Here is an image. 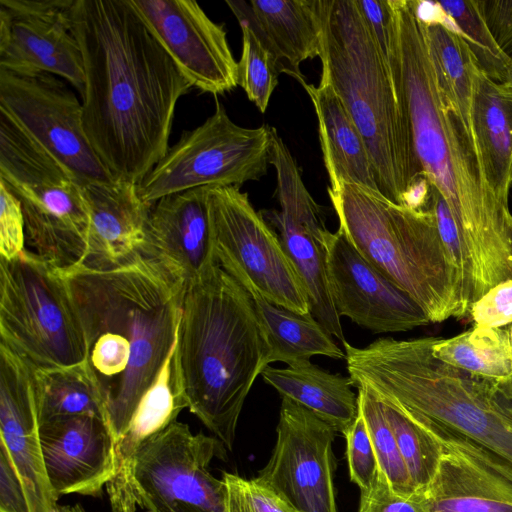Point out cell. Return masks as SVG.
Returning <instances> with one entry per match:
<instances>
[{"mask_svg":"<svg viewBox=\"0 0 512 512\" xmlns=\"http://www.w3.org/2000/svg\"><path fill=\"white\" fill-rule=\"evenodd\" d=\"M386 59L423 176L445 200L468 259L471 301L512 279V212L491 188L477 143L433 57L418 1L387 0Z\"/></svg>","mask_w":512,"mask_h":512,"instance_id":"obj_1","label":"cell"},{"mask_svg":"<svg viewBox=\"0 0 512 512\" xmlns=\"http://www.w3.org/2000/svg\"><path fill=\"white\" fill-rule=\"evenodd\" d=\"M86 136L114 180L138 185L169 148L178 100L192 88L130 0H75Z\"/></svg>","mask_w":512,"mask_h":512,"instance_id":"obj_2","label":"cell"},{"mask_svg":"<svg viewBox=\"0 0 512 512\" xmlns=\"http://www.w3.org/2000/svg\"><path fill=\"white\" fill-rule=\"evenodd\" d=\"M63 271L116 445L177 340L186 288L140 252L112 266Z\"/></svg>","mask_w":512,"mask_h":512,"instance_id":"obj_3","label":"cell"},{"mask_svg":"<svg viewBox=\"0 0 512 512\" xmlns=\"http://www.w3.org/2000/svg\"><path fill=\"white\" fill-rule=\"evenodd\" d=\"M177 355L187 408L232 450L269 349L250 294L219 264L186 291Z\"/></svg>","mask_w":512,"mask_h":512,"instance_id":"obj_4","label":"cell"},{"mask_svg":"<svg viewBox=\"0 0 512 512\" xmlns=\"http://www.w3.org/2000/svg\"><path fill=\"white\" fill-rule=\"evenodd\" d=\"M435 339L386 337L365 347L344 342L352 386L470 438L512 465V413L495 382L439 360Z\"/></svg>","mask_w":512,"mask_h":512,"instance_id":"obj_5","label":"cell"},{"mask_svg":"<svg viewBox=\"0 0 512 512\" xmlns=\"http://www.w3.org/2000/svg\"><path fill=\"white\" fill-rule=\"evenodd\" d=\"M320 80L337 92L359 128L379 191L406 206L425 179L386 56L358 0H318Z\"/></svg>","mask_w":512,"mask_h":512,"instance_id":"obj_6","label":"cell"},{"mask_svg":"<svg viewBox=\"0 0 512 512\" xmlns=\"http://www.w3.org/2000/svg\"><path fill=\"white\" fill-rule=\"evenodd\" d=\"M328 195L345 238L431 323L469 316L430 205L420 210L402 206L379 190L346 182L328 189Z\"/></svg>","mask_w":512,"mask_h":512,"instance_id":"obj_7","label":"cell"},{"mask_svg":"<svg viewBox=\"0 0 512 512\" xmlns=\"http://www.w3.org/2000/svg\"><path fill=\"white\" fill-rule=\"evenodd\" d=\"M0 181L20 201L29 250L62 268L84 262L90 218L82 185L1 110Z\"/></svg>","mask_w":512,"mask_h":512,"instance_id":"obj_8","label":"cell"},{"mask_svg":"<svg viewBox=\"0 0 512 512\" xmlns=\"http://www.w3.org/2000/svg\"><path fill=\"white\" fill-rule=\"evenodd\" d=\"M1 342L34 368L86 360V339L63 268L25 249L0 258Z\"/></svg>","mask_w":512,"mask_h":512,"instance_id":"obj_9","label":"cell"},{"mask_svg":"<svg viewBox=\"0 0 512 512\" xmlns=\"http://www.w3.org/2000/svg\"><path fill=\"white\" fill-rule=\"evenodd\" d=\"M215 111L200 126L182 133L137 185L140 199H159L199 188L236 187L258 181L269 164L271 126L242 127L217 99Z\"/></svg>","mask_w":512,"mask_h":512,"instance_id":"obj_10","label":"cell"},{"mask_svg":"<svg viewBox=\"0 0 512 512\" xmlns=\"http://www.w3.org/2000/svg\"><path fill=\"white\" fill-rule=\"evenodd\" d=\"M208 212L219 265L247 292L298 314H308L302 280L276 231L236 187H209Z\"/></svg>","mask_w":512,"mask_h":512,"instance_id":"obj_11","label":"cell"},{"mask_svg":"<svg viewBox=\"0 0 512 512\" xmlns=\"http://www.w3.org/2000/svg\"><path fill=\"white\" fill-rule=\"evenodd\" d=\"M222 446L177 420L145 439L131 466L136 505L150 512H224V483L209 472Z\"/></svg>","mask_w":512,"mask_h":512,"instance_id":"obj_12","label":"cell"},{"mask_svg":"<svg viewBox=\"0 0 512 512\" xmlns=\"http://www.w3.org/2000/svg\"><path fill=\"white\" fill-rule=\"evenodd\" d=\"M269 164L276 172L275 195L280 210L260 211L277 231L282 246L305 288L312 316L331 335L345 342L333 304L325 265L328 229L321 207L306 188L299 166L277 130L271 127Z\"/></svg>","mask_w":512,"mask_h":512,"instance_id":"obj_13","label":"cell"},{"mask_svg":"<svg viewBox=\"0 0 512 512\" xmlns=\"http://www.w3.org/2000/svg\"><path fill=\"white\" fill-rule=\"evenodd\" d=\"M0 110L61 162L82 186L114 181L86 136L82 103L56 76L0 69Z\"/></svg>","mask_w":512,"mask_h":512,"instance_id":"obj_14","label":"cell"},{"mask_svg":"<svg viewBox=\"0 0 512 512\" xmlns=\"http://www.w3.org/2000/svg\"><path fill=\"white\" fill-rule=\"evenodd\" d=\"M276 443L257 480L299 512H337L336 431L309 409L282 397Z\"/></svg>","mask_w":512,"mask_h":512,"instance_id":"obj_15","label":"cell"},{"mask_svg":"<svg viewBox=\"0 0 512 512\" xmlns=\"http://www.w3.org/2000/svg\"><path fill=\"white\" fill-rule=\"evenodd\" d=\"M74 1L0 0V69L59 76L82 96L85 73L73 31Z\"/></svg>","mask_w":512,"mask_h":512,"instance_id":"obj_16","label":"cell"},{"mask_svg":"<svg viewBox=\"0 0 512 512\" xmlns=\"http://www.w3.org/2000/svg\"><path fill=\"white\" fill-rule=\"evenodd\" d=\"M192 87L214 96L238 86L235 60L222 24L196 1L130 0Z\"/></svg>","mask_w":512,"mask_h":512,"instance_id":"obj_17","label":"cell"},{"mask_svg":"<svg viewBox=\"0 0 512 512\" xmlns=\"http://www.w3.org/2000/svg\"><path fill=\"white\" fill-rule=\"evenodd\" d=\"M325 265L338 315L373 333L405 332L431 323L401 288L370 265L343 233L328 231Z\"/></svg>","mask_w":512,"mask_h":512,"instance_id":"obj_18","label":"cell"},{"mask_svg":"<svg viewBox=\"0 0 512 512\" xmlns=\"http://www.w3.org/2000/svg\"><path fill=\"white\" fill-rule=\"evenodd\" d=\"M414 416L441 447L437 471L424 493L431 512H512L508 461L470 438Z\"/></svg>","mask_w":512,"mask_h":512,"instance_id":"obj_19","label":"cell"},{"mask_svg":"<svg viewBox=\"0 0 512 512\" xmlns=\"http://www.w3.org/2000/svg\"><path fill=\"white\" fill-rule=\"evenodd\" d=\"M0 445L23 483L31 512H59L39 436L34 367L0 343Z\"/></svg>","mask_w":512,"mask_h":512,"instance_id":"obj_20","label":"cell"},{"mask_svg":"<svg viewBox=\"0 0 512 512\" xmlns=\"http://www.w3.org/2000/svg\"><path fill=\"white\" fill-rule=\"evenodd\" d=\"M208 189L171 194L154 203L139 250L181 280L186 291L219 264L212 243Z\"/></svg>","mask_w":512,"mask_h":512,"instance_id":"obj_21","label":"cell"},{"mask_svg":"<svg viewBox=\"0 0 512 512\" xmlns=\"http://www.w3.org/2000/svg\"><path fill=\"white\" fill-rule=\"evenodd\" d=\"M47 477L55 496H96L115 473V441L94 415L54 418L39 425Z\"/></svg>","mask_w":512,"mask_h":512,"instance_id":"obj_22","label":"cell"},{"mask_svg":"<svg viewBox=\"0 0 512 512\" xmlns=\"http://www.w3.org/2000/svg\"><path fill=\"white\" fill-rule=\"evenodd\" d=\"M90 226L86 257L92 267L118 264L142 247L151 205L144 203L136 184L114 180L82 186Z\"/></svg>","mask_w":512,"mask_h":512,"instance_id":"obj_23","label":"cell"},{"mask_svg":"<svg viewBox=\"0 0 512 512\" xmlns=\"http://www.w3.org/2000/svg\"><path fill=\"white\" fill-rule=\"evenodd\" d=\"M226 4L273 53L281 73L305 81L300 65L319 57L321 50L318 0H227Z\"/></svg>","mask_w":512,"mask_h":512,"instance_id":"obj_24","label":"cell"},{"mask_svg":"<svg viewBox=\"0 0 512 512\" xmlns=\"http://www.w3.org/2000/svg\"><path fill=\"white\" fill-rule=\"evenodd\" d=\"M177 340L151 387L140 400L123 437L115 445V473L107 484L113 512H135L130 484L131 466L139 445L151 435L176 421L187 408L178 355Z\"/></svg>","mask_w":512,"mask_h":512,"instance_id":"obj_25","label":"cell"},{"mask_svg":"<svg viewBox=\"0 0 512 512\" xmlns=\"http://www.w3.org/2000/svg\"><path fill=\"white\" fill-rule=\"evenodd\" d=\"M470 114L487 180L509 207L512 188V88L490 78L476 56L471 61Z\"/></svg>","mask_w":512,"mask_h":512,"instance_id":"obj_26","label":"cell"},{"mask_svg":"<svg viewBox=\"0 0 512 512\" xmlns=\"http://www.w3.org/2000/svg\"><path fill=\"white\" fill-rule=\"evenodd\" d=\"M313 104L330 190L342 182L379 190L366 142L331 84L300 83Z\"/></svg>","mask_w":512,"mask_h":512,"instance_id":"obj_27","label":"cell"},{"mask_svg":"<svg viewBox=\"0 0 512 512\" xmlns=\"http://www.w3.org/2000/svg\"><path fill=\"white\" fill-rule=\"evenodd\" d=\"M261 375L281 397L309 409L343 435L358 414V395L351 389L350 378L332 374L311 361L285 368L268 365Z\"/></svg>","mask_w":512,"mask_h":512,"instance_id":"obj_28","label":"cell"},{"mask_svg":"<svg viewBox=\"0 0 512 512\" xmlns=\"http://www.w3.org/2000/svg\"><path fill=\"white\" fill-rule=\"evenodd\" d=\"M248 293L268 345V364L280 361L295 366L316 355L345 359V352L311 313L298 314L270 303L256 291Z\"/></svg>","mask_w":512,"mask_h":512,"instance_id":"obj_29","label":"cell"},{"mask_svg":"<svg viewBox=\"0 0 512 512\" xmlns=\"http://www.w3.org/2000/svg\"><path fill=\"white\" fill-rule=\"evenodd\" d=\"M34 384L39 425L75 415H94L108 423L104 397L87 360L69 366L34 368Z\"/></svg>","mask_w":512,"mask_h":512,"instance_id":"obj_30","label":"cell"},{"mask_svg":"<svg viewBox=\"0 0 512 512\" xmlns=\"http://www.w3.org/2000/svg\"><path fill=\"white\" fill-rule=\"evenodd\" d=\"M433 354L471 375L503 382L512 379V349L505 327L473 326L456 336L437 338Z\"/></svg>","mask_w":512,"mask_h":512,"instance_id":"obj_31","label":"cell"},{"mask_svg":"<svg viewBox=\"0 0 512 512\" xmlns=\"http://www.w3.org/2000/svg\"><path fill=\"white\" fill-rule=\"evenodd\" d=\"M381 404L413 486L424 494L439 465L440 444L417 417L391 404Z\"/></svg>","mask_w":512,"mask_h":512,"instance_id":"obj_32","label":"cell"},{"mask_svg":"<svg viewBox=\"0 0 512 512\" xmlns=\"http://www.w3.org/2000/svg\"><path fill=\"white\" fill-rule=\"evenodd\" d=\"M438 4L468 42L482 69L490 78L502 83L511 59L501 50L491 33L479 0L440 1Z\"/></svg>","mask_w":512,"mask_h":512,"instance_id":"obj_33","label":"cell"},{"mask_svg":"<svg viewBox=\"0 0 512 512\" xmlns=\"http://www.w3.org/2000/svg\"><path fill=\"white\" fill-rule=\"evenodd\" d=\"M358 406L368 428L379 470L395 492L416 493L381 402L368 391L358 389Z\"/></svg>","mask_w":512,"mask_h":512,"instance_id":"obj_34","label":"cell"},{"mask_svg":"<svg viewBox=\"0 0 512 512\" xmlns=\"http://www.w3.org/2000/svg\"><path fill=\"white\" fill-rule=\"evenodd\" d=\"M239 24L242 30V51L238 61V85L259 111L264 113L278 85L281 67L256 33L247 24Z\"/></svg>","mask_w":512,"mask_h":512,"instance_id":"obj_35","label":"cell"},{"mask_svg":"<svg viewBox=\"0 0 512 512\" xmlns=\"http://www.w3.org/2000/svg\"><path fill=\"white\" fill-rule=\"evenodd\" d=\"M224 512H299L257 478L224 472Z\"/></svg>","mask_w":512,"mask_h":512,"instance_id":"obj_36","label":"cell"},{"mask_svg":"<svg viewBox=\"0 0 512 512\" xmlns=\"http://www.w3.org/2000/svg\"><path fill=\"white\" fill-rule=\"evenodd\" d=\"M346 439V459L350 480L360 490L368 488L378 471V461L364 417L358 406V414L344 433Z\"/></svg>","mask_w":512,"mask_h":512,"instance_id":"obj_37","label":"cell"},{"mask_svg":"<svg viewBox=\"0 0 512 512\" xmlns=\"http://www.w3.org/2000/svg\"><path fill=\"white\" fill-rule=\"evenodd\" d=\"M358 512H431V509L422 493L395 492L379 470L371 485L360 490Z\"/></svg>","mask_w":512,"mask_h":512,"instance_id":"obj_38","label":"cell"},{"mask_svg":"<svg viewBox=\"0 0 512 512\" xmlns=\"http://www.w3.org/2000/svg\"><path fill=\"white\" fill-rule=\"evenodd\" d=\"M25 243V222L20 201L0 181V258H15L26 249Z\"/></svg>","mask_w":512,"mask_h":512,"instance_id":"obj_39","label":"cell"},{"mask_svg":"<svg viewBox=\"0 0 512 512\" xmlns=\"http://www.w3.org/2000/svg\"><path fill=\"white\" fill-rule=\"evenodd\" d=\"M475 326L503 328L512 323V279L487 291L470 308Z\"/></svg>","mask_w":512,"mask_h":512,"instance_id":"obj_40","label":"cell"},{"mask_svg":"<svg viewBox=\"0 0 512 512\" xmlns=\"http://www.w3.org/2000/svg\"><path fill=\"white\" fill-rule=\"evenodd\" d=\"M0 512H31L27 495L8 453L0 445Z\"/></svg>","mask_w":512,"mask_h":512,"instance_id":"obj_41","label":"cell"},{"mask_svg":"<svg viewBox=\"0 0 512 512\" xmlns=\"http://www.w3.org/2000/svg\"><path fill=\"white\" fill-rule=\"evenodd\" d=\"M362 12L374 30L378 43L386 56L388 22L387 0H358Z\"/></svg>","mask_w":512,"mask_h":512,"instance_id":"obj_42","label":"cell"},{"mask_svg":"<svg viewBox=\"0 0 512 512\" xmlns=\"http://www.w3.org/2000/svg\"><path fill=\"white\" fill-rule=\"evenodd\" d=\"M502 391L512 411V381L505 384Z\"/></svg>","mask_w":512,"mask_h":512,"instance_id":"obj_43","label":"cell"},{"mask_svg":"<svg viewBox=\"0 0 512 512\" xmlns=\"http://www.w3.org/2000/svg\"><path fill=\"white\" fill-rule=\"evenodd\" d=\"M502 83L512 88V60L508 63L506 67L505 78Z\"/></svg>","mask_w":512,"mask_h":512,"instance_id":"obj_44","label":"cell"},{"mask_svg":"<svg viewBox=\"0 0 512 512\" xmlns=\"http://www.w3.org/2000/svg\"><path fill=\"white\" fill-rule=\"evenodd\" d=\"M59 512H85L81 505L59 507Z\"/></svg>","mask_w":512,"mask_h":512,"instance_id":"obj_45","label":"cell"},{"mask_svg":"<svg viewBox=\"0 0 512 512\" xmlns=\"http://www.w3.org/2000/svg\"><path fill=\"white\" fill-rule=\"evenodd\" d=\"M505 329H506V332H507V336H508L510 347L512 349V323L509 324L508 326H506Z\"/></svg>","mask_w":512,"mask_h":512,"instance_id":"obj_46","label":"cell"}]
</instances>
